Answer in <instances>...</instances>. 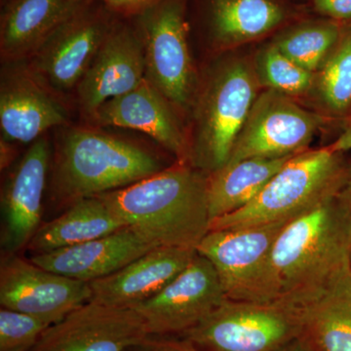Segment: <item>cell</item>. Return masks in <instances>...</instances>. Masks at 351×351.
Wrapping results in <instances>:
<instances>
[{"mask_svg": "<svg viewBox=\"0 0 351 351\" xmlns=\"http://www.w3.org/2000/svg\"><path fill=\"white\" fill-rule=\"evenodd\" d=\"M208 175L191 164L176 162L97 197L154 248L196 250L211 226Z\"/></svg>", "mask_w": 351, "mask_h": 351, "instance_id": "6da1fadb", "label": "cell"}, {"mask_svg": "<svg viewBox=\"0 0 351 351\" xmlns=\"http://www.w3.org/2000/svg\"><path fill=\"white\" fill-rule=\"evenodd\" d=\"M54 132L48 189L57 208L125 188L166 168L149 147L101 127L80 122Z\"/></svg>", "mask_w": 351, "mask_h": 351, "instance_id": "7a4b0ae2", "label": "cell"}, {"mask_svg": "<svg viewBox=\"0 0 351 351\" xmlns=\"http://www.w3.org/2000/svg\"><path fill=\"white\" fill-rule=\"evenodd\" d=\"M351 269V213L339 195L284 226L271 252L277 301L302 307Z\"/></svg>", "mask_w": 351, "mask_h": 351, "instance_id": "3957f363", "label": "cell"}, {"mask_svg": "<svg viewBox=\"0 0 351 351\" xmlns=\"http://www.w3.org/2000/svg\"><path fill=\"white\" fill-rule=\"evenodd\" d=\"M348 165L328 145L300 152L284 164L246 206L213 219L210 230L291 221L338 195Z\"/></svg>", "mask_w": 351, "mask_h": 351, "instance_id": "277c9868", "label": "cell"}, {"mask_svg": "<svg viewBox=\"0 0 351 351\" xmlns=\"http://www.w3.org/2000/svg\"><path fill=\"white\" fill-rule=\"evenodd\" d=\"M260 84L257 71L239 60L219 64L199 82L189 132L193 167L212 173L228 163Z\"/></svg>", "mask_w": 351, "mask_h": 351, "instance_id": "5b68a950", "label": "cell"}, {"mask_svg": "<svg viewBox=\"0 0 351 351\" xmlns=\"http://www.w3.org/2000/svg\"><path fill=\"white\" fill-rule=\"evenodd\" d=\"M188 0H158L131 16L144 44L145 80L182 115L191 112L199 78L189 48Z\"/></svg>", "mask_w": 351, "mask_h": 351, "instance_id": "8992f818", "label": "cell"}, {"mask_svg": "<svg viewBox=\"0 0 351 351\" xmlns=\"http://www.w3.org/2000/svg\"><path fill=\"white\" fill-rule=\"evenodd\" d=\"M301 307L226 299L182 334L203 351H281L302 338Z\"/></svg>", "mask_w": 351, "mask_h": 351, "instance_id": "52a82bcc", "label": "cell"}, {"mask_svg": "<svg viewBox=\"0 0 351 351\" xmlns=\"http://www.w3.org/2000/svg\"><path fill=\"white\" fill-rule=\"evenodd\" d=\"M283 223L210 230L196 248L213 265L226 298L237 302H276L271 252Z\"/></svg>", "mask_w": 351, "mask_h": 351, "instance_id": "ba28073f", "label": "cell"}, {"mask_svg": "<svg viewBox=\"0 0 351 351\" xmlns=\"http://www.w3.org/2000/svg\"><path fill=\"white\" fill-rule=\"evenodd\" d=\"M117 15L101 2L86 0L25 61L27 66L53 91L73 101L78 83Z\"/></svg>", "mask_w": 351, "mask_h": 351, "instance_id": "9c48e42d", "label": "cell"}, {"mask_svg": "<svg viewBox=\"0 0 351 351\" xmlns=\"http://www.w3.org/2000/svg\"><path fill=\"white\" fill-rule=\"evenodd\" d=\"M73 101L41 82L27 62L1 63V138L15 144H32L48 132L73 123Z\"/></svg>", "mask_w": 351, "mask_h": 351, "instance_id": "30bf717a", "label": "cell"}, {"mask_svg": "<svg viewBox=\"0 0 351 351\" xmlns=\"http://www.w3.org/2000/svg\"><path fill=\"white\" fill-rule=\"evenodd\" d=\"M324 122L321 115L300 107L291 97L269 89L258 95L228 163L306 151Z\"/></svg>", "mask_w": 351, "mask_h": 351, "instance_id": "8fae6325", "label": "cell"}, {"mask_svg": "<svg viewBox=\"0 0 351 351\" xmlns=\"http://www.w3.org/2000/svg\"><path fill=\"white\" fill-rule=\"evenodd\" d=\"M145 78L144 44L133 21L119 18L73 95L75 112L89 123L101 106L128 93Z\"/></svg>", "mask_w": 351, "mask_h": 351, "instance_id": "7c38bea8", "label": "cell"}, {"mask_svg": "<svg viewBox=\"0 0 351 351\" xmlns=\"http://www.w3.org/2000/svg\"><path fill=\"white\" fill-rule=\"evenodd\" d=\"M226 300L213 265L196 252L179 276L131 308L142 316L149 336H171L195 327Z\"/></svg>", "mask_w": 351, "mask_h": 351, "instance_id": "4fadbf2b", "label": "cell"}, {"mask_svg": "<svg viewBox=\"0 0 351 351\" xmlns=\"http://www.w3.org/2000/svg\"><path fill=\"white\" fill-rule=\"evenodd\" d=\"M89 283L55 274L16 254L0 265V304L36 316L50 325L91 301Z\"/></svg>", "mask_w": 351, "mask_h": 351, "instance_id": "5bb4252c", "label": "cell"}, {"mask_svg": "<svg viewBox=\"0 0 351 351\" xmlns=\"http://www.w3.org/2000/svg\"><path fill=\"white\" fill-rule=\"evenodd\" d=\"M149 336L135 309L90 301L48 327L29 351H126Z\"/></svg>", "mask_w": 351, "mask_h": 351, "instance_id": "9a60e30c", "label": "cell"}, {"mask_svg": "<svg viewBox=\"0 0 351 351\" xmlns=\"http://www.w3.org/2000/svg\"><path fill=\"white\" fill-rule=\"evenodd\" d=\"M51 147L48 134L32 143L2 186L1 245L5 254H16L25 248L41 226Z\"/></svg>", "mask_w": 351, "mask_h": 351, "instance_id": "2e32d148", "label": "cell"}, {"mask_svg": "<svg viewBox=\"0 0 351 351\" xmlns=\"http://www.w3.org/2000/svg\"><path fill=\"white\" fill-rule=\"evenodd\" d=\"M182 119L179 110L145 78L135 89L101 106L88 124L141 132L170 152L176 162L191 164L189 130Z\"/></svg>", "mask_w": 351, "mask_h": 351, "instance_id": "e0dca14e", "label": "cell"}, {"mask_svg": "<svg viewBox=\"0 0 351 351\" xmlns=\"http://www.w3.org/2000/svg\"><path fill=\"white\" fill-rule=\"evenodd\" d=\"M196 250L154 248L110 276L89 282L91 301L129 307L149 299L188 267Z\"/></svg>", "mask_w": 351, "mask_h": 351, "instance_id": "ac0fdd59", "label": "cell"}, {"mask_svg": "<svg viewBox=\"0 0 351 351\" xmlns=\"http://www.w3.org/2000/svg\"><path fill=\"white\" fill-rule=\"evenodd\" d=\"M152 249L126 226L85 243L36 254L29 260L43 269L89 283L114 274Z\"/></svg>", "mask_w": 351, "mask_h": 351, "instance_id": "d6986e66", "label": "cell"}, {"mask_svg": "<svg viewBox=\"0 0 351 351\" xmlns=\"http://www.w3.org/2000/svg\"><path fill=\"white\" fill-rule=\"evenodd\" d=\"M86 0H6L0 18L1 63L27 61Z\"/></svg>", "mask_w": 351, "mask_h": 351, "instance_id": "ffe728a7", "label": "cell"}, {"mask_svg": "<svg viewBox=\"0 0 351 351\" xmlns=\"http://www.w3.org/2000/svg\"><path fill=\"white\" fill-rule=\"evenodd\" d=\"M277 0H206L205 21L212 47L225 50L263 38L288 19Z\"/></svg>", "mask_w": 351, "mask_h": 351, "instance_id": "44dd1931", "label": "cell"}, {"mask_svg": "<svg viewBox=\"0 0 351 351\" xmlns=\"http://www.w3.org/2000/svg\"><path fill=\"white\" fill-rule=\"evenodd\" d=\"M123 228L125 225L100 198H83L57 218L41 223L25 248L36 254L47 253L100 239Z\"/></svg>", "mask_w": 351, "mask_h": 351, "instance_id": "7402d4cb", "label": "cell"}, {"mask_svg": "<svg viewBox=\"0 0 351 351\" xmlns=\"http://www.w3.org/2000/svg\"><path fill=\"white\" fill-rule=\"evenodd\" d=\"M301 311L311 351H351V269Z\"/></svg>", "mask_w": 351, "mask_h": 351, "instance_id": "603a6c76", "label": "cell"}, {"mask_svg": "<svg viewBox=\"0 0 351 351\" xmlns=\"http://www.w3.org/2000/svg\"><path fill=\"white\" fill-rule=\"evenodd\" d=\"M292 156L244 159L209 173L207 197L211 221L248 205Z\"/></svg>", "mask_w": 351, "mask_h": 351, "instance_id": "cb8c5ba5", "label": "cell"}, {"mask_svg": "<svg viewBox=\"0 0 351 351\" xmlns=\"http://www.w3.org/2000/svg\"><path fill=\"white\" fill-rule=\"evenodd\" d=\"M348 25L330 19L306 23L283 32L274 43L295 63L314 73L338 45Z\"/></svg>", "mask_w": 351, "mask_h": 351, "instance_id": "d4e9b609", "label": "cell"}, {"mask_svg": "<svg viewBox=\"0 0 351 351\" xmlns=\"http://www.w3.org/2000/svg\"><path fill=\"white\" fill-rule=\"evenodd\" d=\"M319 96L339 121L351 115V25L319 69Z\"/></svg>", "mask_w": 351, "mask_h": 351, "instance_id": "484cf974", "label": "cell"}, {"mask_svg": "<svg viewBox=\"0 0 351 351\" xmlns=\"http://www.w3.org/2000/svg\"><path fill=\"white\" fill-rule=\"evenodd\" d=\"M257 69L261 84L291 98L306 94L314 83V73L295 63L274 43L262 51Z\"/></svg>", "mask_w": 351, "mask_h": 351, "instance_id": "4316f807", "label": "cell"}, {"mask_svg": "<svg viewBox=\"0 0 351 351\" xmlns=\"http://www.w3.org/2000/svg\"><path fill=\"white\" fill-rule=\"evenodd\" d=\"M49 326V323L36 316L2 307L0 351H29Z\"/></svg>", "mask_w": 351, "mask_h": 351, "instance_id": "83f0119b", "label": "cell"}, {"mask_svg": "<svg viewBox=\"0 0 351 351\" xmlns=\"http://www.w3.org/2000/svg\"><path fill=\"white\" fill-rule=\"evenodd\" d=\"M126 351H203L188 339L168 336H149Z\"/></svg>", "mask_w": 351, "mask_h": 351, "instance_id": "f1b7e54d", "label": "cell"}, {"mask_svg": "<svg viewBox=\"0 0 351 351\" xmlns=\"http://www.w3.org/2000/svg\"><path fill=\"white\" fill-rule=\"evenodd\" d=\"M315 10L328 19L351 25V0H313Z\"/></svg>", "mask_w": 351, "mask_h": 351, "instance_id": "f546056e", "label": "cell"}, {"mask_svg": "<svg viewBox=\"0 0 351 351\" xmlns=\"http://www.w3.org/2000/svg\"><path fill=\"white\" fill-rule=\"evenodd\" d=\"M108 6L113 12L131 17L158 0H95Z\"/></svg>", "mask_w": 351, "mask_h": 351, "instance_id": "4dcf8cb0", "label": "cell"}, {"mask_svg": "<svg viewBox=\"0 0 351 351\" xmlns=\"http://www.w3.org/2000/svg\"><path fill=\"white\" fill-rule=\"evenodd\" d=\"M339 123H341V133L329 147L334 152L345 154L346 152L351 151V115L341 120Z\"/></svg>", "mask_w": 351, "mask_h": 351, "instance_id": "1f68e13d", "label": "cell"}, {"mask_svg": "<svg viewBox=\"0 0 351 351\" xmlns=\"http://www.w3.org/2000/svg\"><path fill=\"white\" fill-rule=\"evenodd\" d=\"M17 154L15 143L0 138V168L2 172L11 167L17 158Z\"/></svg>", "mask_w": 351, "mask_h": 351, "instance_id": "d6a6232c", "label": "cell"}, {"mask_svg": "<svg viewBox=\"0 0 351 351\" xmlns=\"http://www.w3.org/2000/svg\"><path fill=\"white\" fill-rule=\"evenodd\" d=\"M339 196L351 213V167L348 166L346 169L345 182L339 191Z\"/></svg>", "mask_w": 351, "mask_h": 351, "instance_id": "836d02e7", "label": "cell"}, {"mask_svg": "<svg viewBox=\"0 0 351 351\" xmlns=\"http://www.w3.org/2000/svg\"><path fill=\"white\" fill-rule=\"evenodd\" d=\"M281 351H311L309 346H307L306 341L304 339L300 338L297 341H293L288 346H286Z\"/></svg>", "mask_w": 351, "mask_h": 351, "instance_id": "e575fe53", "label": "cell"}, {"mask_svg": "<svg viewBox=\"0 0 351 351\" xmlns=\"http://www.w3.org/2000/svg\"><path fill=\"white\" fill-rule=\"evenodd\" d=\"M2 1H3V0H2ZM5 1H6V0H4V2H5Z\"/></svg>", "mask_w": 351, "mask_h": 351, "instance_id": "d590c367", "label": "cell"}]
</instances>
